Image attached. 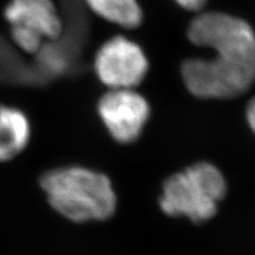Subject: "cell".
<instances>
[{"label": "cell", "instance_id": "1", "mask_svg": "<svg viewBox=\"0 0 255 255\" xmlns=\"http://www.w3.org/2000/svg\"><path fill=\"white\" fill-rule=\"evenodd\" d=\"M188 39L214 52L181 66L188 90L206 100H227L250 90L255 81V33L246 21L221 12L201 13L188 27Z\"/></svg>", "mask_w": 255, "mask_h": 255}, {"label": "cell", "instance_id": "2", "mask_svg": "<svg viewBox=\"0 0 255 255\" xmlns=\"http://www.w3.org/2000/svg\"><path fill=\"white\" fill-rule=\"evenodd\" d=\"M39 186L49 205L72 222L102 221L113 215L116 196L110 180L90 169L65 165L50 169Z\"/></svg>", "mask_w": 255, "mask_h": 255}, {"label": "cell", "instance_id": "3", "mask_svg": "<svg viewBox=\"0 0 255 255\" xmlns=\"http://www.w3.org/2000/svg\"><path fill=\"white\" fill-rule=\"evenodd\" d=\"M226 189L221 171L213 164L201 162L165 181L159 205L167 215L205 222L215 215Z\"/></svg>", "mask_w": 255, "mask_h": 255}, {"label": "cell", "instance_id": "4", "mask_svg": "<svg viewBox=\"0 0 255 255\" xmlns=\"http://www.w3.org/2000/svg\"><path fill=\"white\" fill-rule=\"evenodd\" d=\"M149 63L143 50L126 37L104 43L95 58V71L109 89H133L144 79Z\"/></svg>", "mask_w": 255, "mask_h": 255}, {"label": "cell", "instance_id": "5", "mask_svg": "<svg viewBox=\"0 0 255 255\" xmlns=\"http://www.w3.org/2000/svg\"><path fill=\"white\" fill-rule=\"evenodd\" d=\"M98 114L115 141L126 144L141 136L150 107L133 89H109L98 102Z\"/></svg>", "mask_w": 255, "mask_h": 255}, {"label": "cell", "instance_id": "6", "mask_svg": "<svg viewBox=\"0 0 255 255\" xmlns=\"http://www.w3.org/2000/svg\"><path fill=\"white\" fill-rule=\"evenodd\" d=\"M2 14L9 27L24 28L45 43L63 34V18L53 0H8Z\"/></svg>", "mask_w": 255, "mask_h": 255}, {"label": "cell", "instance_id": "7", "mask_svg": "<svg viewBox=\"0 0 255 255\" xmlns=\"http://www.w3.org/2000/svg\"><path fill=\"white\" fill-rule=\"evenodd\" d=\"M31 138L32 124L27 114L17 105L0 103V163L19 157Z\"/></svg>", "mask_w": 255, "mask_h": 255}, {"label": "cell", "instance_id": "8", "mask_svg": "<svg viewBox=\"0 0 255 255\" xmlns=\"http://www.w3.org/2000/svg\"><path fill=\"white\" fill-rule=\"evenodd\" d=\"M88 7L104 20L124 28L141 25L143 13L137 0H84Z\"/></svg>", "mask_w": 255, "mask_h": 255}, {"label": "cell", "instance_id": "9", "mask_svg": "<svg viewBox=\"0 0 255 255\" xmlns=\"http://www.w3.org/2000/svg\"><path fill=\"white\" fill-rule=\"evenodd\" d=\"M181 7L191 12H200L208 0H175Z\"/></svg>", "mask_w": 255, "mask_h": 255}, {"label": "cell", "instance_id": "10", "mask_svg": "<svg viewBox=\"0 0 255 255\" xmlns=\"http://www.w3.org/2000/svg\"><path fill=\"white\" fill-rule=\"evenodd\" d=\"M246 116H247V122L250 124L251 129L253 130V132L255 133V97L250 102V103H248Z\"/></svg>", "mask_w": 255, "mask_h": 255}]
</instances>
